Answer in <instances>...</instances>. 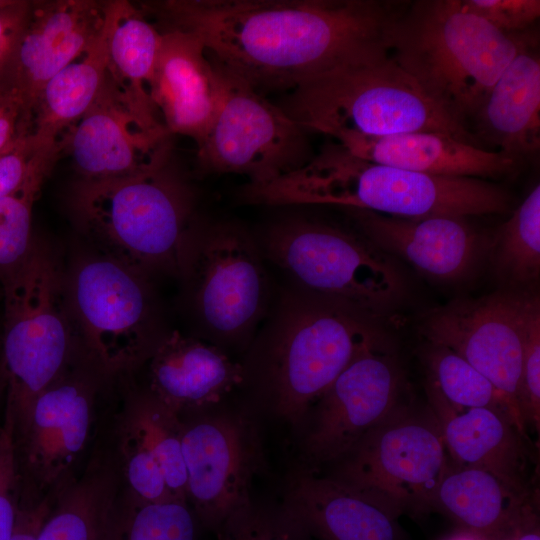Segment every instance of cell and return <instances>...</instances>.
<instances>
[{
	"label": "cell",
	"instance_id": "6da1fadb",
	"mask_svg": "<svg viewBox=\"0 0 540 540\" xmlns=\"http://www.w3.org/2000/svg\"><path fill=\"white\" fill-rule=\"evenodd\" d=\"M407 2L166 0L149 4L164 29L197 36L256 91L294 89L328 72L389 55Z\"/></svg>",
	"mask_w": 540,
	"mask_h": 540
},
{
	"label": "cell",
	"instance_id": "7a4b0ae2",
	"mask_svg": "<svg viewBox=\"0 0 540 540\" xmlns=\"http://www.w3.org/2000/svg\"><path fill=\"white\" fill-rule=\"evenodd\" d=\"M249 203L337 205L400 218L501 214L511 197L484 179L438 177L362 159L337 142L285 175L264 184L248 183Z\"/></svg>",
	"mask_w": 540,
	"mask_h": 540
},
{
	"label": "cell",
	"instance_id": "3957f363",
	"mask_svg": "<svg viewBox=\"0 0 540 540\" xmlns=\"http://www.w3.org/2000/svg\"><path fill=\"white\" fill-rule=\"evenodd\" d=\"M528 40L501 33L460 0L406 3L389 31V55L426 95L468 127Z\"/></svg>",
	"mask_w": 540,
	"mask_h": 540
},
{
	"label": "cell",
	"instance_id": "277c9868",
	"mask_svg": "<svg viewBox=\"0 0 540 540\" xmlns=\"http://www.w3.org/2000/svg\"><path fill=\"white\" fill-rule=\"evenodd\" d=\"M167 163L140 175L81 179L71 205L99 254L146 275L187 270L196 232L192 194Z\"/></svg>",
	"mask_w": 540,
	"mask_h": 540
},
{
	"label": "cell",
	"instance_id": "5b68a950",
	"mask_svg": "<svg viewBox=\"0 0 540 540\" xmlns=\"http://www.w3.org/2000/svg\"><path fill=\"white\" fill-rule=\"evenodd\" d=\"M292 90L280 108L307 131L334 139L440 132L482 148L472 131L431 100L390 55L328 72Z\"/></svg>",
	"mask_w": 540,
	"mask_h": 540
},
{
	"label": "cell",
	"instance_id": "8992f818",
	"mask_svg": "<svg viewBox=\"0 0 540 540\" xmlns=\"http://www.w3.org/2000/svg\"><path fill=\"white\" fill-rule=\"evenodd\" d=\"M4 325L1 367L15 438L25 429L35 398L67 369L72 318L58 263L33 240L25 258L1 282Z\"/></svg>",
	"mask_w": 540,
	"mask_h": 540
},
{
	"label": "cell",
	"instance_id": "52a82bcc",
	"mask_svg": "<svg viewBox=\"0 0 540 540\" xmlns=\"http://www.w3.org/2000/svg\"><path fill=\"white\" fill-rule=\"evenodd\" d=\"M263 246L269 258L312 295L370 320L392 311L403 295L394 263L362 234L293 218L274 224Z\"/></svg>",
	"mask_w": 540,
	"mask_h": 540
},
{
	"label": "cell",
	"instance_id": "ba28073f",
	"mask_svg": "<svg viewBox=\"0 0 540 540\" xmlns=\"http://www.w3.org/2000/svg\"><path fill=\"white\" fill-rule=\"evenodd\" d=\"M285 309L267 378L274 411L298 425L350 362L382 339L370 319L312 294Z\"/></svg>",
	"mask_w": 540,
	"mask_h": 540
},
{
	"label": "cell",
	"instance_id": "9c48e42d",
	"mask_svg": "<svg viewBox=\"0 0 540 540\" xmlns=\"http://www.w3.org/2000/svg\"><path fill=\"white\" fill-rule=\"evenodd\" d=\"M333 465L330 477L389 511L434 504L452 463L430 407L404 402Z\"/></svg>",
	"mask_w": 540,
	"mask_h": 540
},
{
	"label": "cell",
	"instance_id": "30bf717a",
	"mask_svg": "<svg viewBox=\"0 0 540 540\" xmlns=\"http://www.w3.org/2000/svg\"><path fill=\"white\" fill-rule=\"evenodd\" d=\"M214 61L222 97L210 129L197 145L201 168L245 175L251 184H264L307 163L312 158L307 130Z\"/></svg>",
	"mask_w": 540,
	"mask_h": 540
},
{
	"label": "cell",
	"instance_id": "8fae6325",
	"mask_svg": "<svg viewBox=\"0 0 540 540\" xmlns=\"http://www.w3.org/2000/svg\"><path fill=\"white\" fill-rule=\"evenodd\" d=\"M144 275L99 253L85 257L65 283L72 321L105 373L127 370L151 354V316Z\"/></svg>",
	"mask_w": 540,
	"mask_h": 540
},
{
	"label": "cell",
	"instance_id": "7c38bea8",
	"mask_svg": "<svg viewBox=\"0 0 540 540\" xmlns=\"http://www.w3.org/2000/svg\"><path fill=\"white\" fill-rule=\"evenodd\" d=\"M534 296L497 292L456 300L425 314L419 332L484 375L503 396L526 436L518 403L525 322Z\"/></svg>",
	"mask_w": 540,
	"mask_h": 540
},
{
	"label": "cell",
	"instance_id": "4fadbf2b",
	"mask_svg": "<svg viewBox=\"0 0 540 540\" xmlns=\"http://www.w3.org/2000/svg\"><path fill=\"white\" fill-rule=\"evenodd\" d=\"M187 503L202 528L215 533L249 505L250 489L264 464L254 422L238 413L182 420Z\"/></svg>",
	"mask_w": 540,
	"mask_h": 540
},
{
	"label": "cell",
	"instance_id": "5bb4252c",
	"mask_svg": "<svg viewBox=\"0 0 540 540\" xmlns=\"http://www.w3.org/2000/svg\"><path fill=\"white\" fill-rule=\"evenodd\" d=\"M402 391L400 366L383 342L363 350L314 404L303 445L306 461L335 463L404 403Z\"/></svg>",
	"mask_w": 540,
	"mask_h": 540
},
{
	"label": "cell",
	"instance_id": "9a60e30c",
	"mask_svg": "<svg viewBox=\"0 0 540 540\" xmlns=\"http://www.w3.org/2000/svg\"><path fill=\"white\" fill-rule=\"evenodd\" d=\"M187 269L196 308L212 332L232 338L251 328L262 312L267 279L244 229L217 223L196 233Z\"/></svg>",
	"mask_w": 540,
	"mask_h": 540
},
{
	"label": "cell",
	"instance_id": "2e32d148",
	"mask_svg": "<svg viewBox=\"0 0 540 540\" xmlns=\"http://www.w3.org/2000/svg\"><path fill=\"white\" fill-rule=\"evenodd\" d=\"M171 134L147 123L110 76L64 139L81 179L140 175L169 163Z\"/></svg>",
	"mask_w": 540,
	"mask_h": 540
},
{
	"label": "cell",
	"instance_id": "e0dca14e",
	"mask_svg": "<svg viewBox=\"0 0 540 540\" xmlns=\"http://www.w3.org/2000/svg\"><path fill=\"white\" fill-rule=\"evenodd\" d=\"M96 388L67 369L34 400L16 438L31 487L41 499L59 492L85 450L95 417Z\"/></svg>",
	"mask_w": 540,
	"mask_h": 540
},
{
	"label": "cell",
	"instance_id": "ac0fdd59",
	"mask_svg": "<svg viewBox=\"0 0 540 540\" xmlns=\"http://www.w3.org/2000/svg\"><path fill=\"white\" fill-rule=\"evenodd\" d=\"M106 2L31 1L26 23L3 78L20 93L31 115L44 85L100 38L106 24Z\"/></svg>",
	"mask_w": 540,
	"mask_h": 540
},
{
	"label": "cell",
	"instance_id": "d6986e66",
	"mask_svg": "<svg viewBox=\"0 0 540 540\" xmlns=\"http://www.w3.org/2000/svg\"><path fill=\"white\" fill-rule=\"evenodd\" d=\"M161 32L152 100L171 135L190 137L198 145L220 106L218 67L197 36L176 29Z\"/></svg>",
	"mask_w": 540,
	"mask_h": 540
},
{
	"label": "cell",
	"instance_id": "ffe728a7",
	"mask_svg": "<svg viewBox=\"0 0 540 540\" xmlns=\"http://www.w3.org/2000/svg\"><path fill=\"white\" fill-rule=\"evenodd\" d=\"M349 212L371 243L440 281H457L471 273L486 244L465 217L400 218L366 210Z\"/></svg>",
	"mask_w": 540,
	"mask_h": 540
},
{
	"label": "cell",
	"instance_id": "44dd1931",
	"mask_svg": "<svg viewBox=\"0 0 540 540\" xmlns=\"http://www.w3.org/2000/svg\"><path fill=\"white\" fill-rule=\"evenodd\" d=\"M426 392L452 464L486 470L517 491L529 493L525 435L508 415L454 406L429 381Z\"/></svg>",
	"mask_w": 540,
	"mask_h": 540
},
{
	"label": "cell",
	"instance_id": "7402d4cb",
	"mask_svg": "<svg viewBox=\"0 0 540 540\" xmlns=\"http://www.w3.org/2000/svg\"><path fill=\"white\" fill-rule=\"evenodd\" d=\"M335 140L362 159L438 177L499 178L512 174L520 164L502 153L440 132L343 135Z\"/></svg>",
	"mask_w": 540,
	"mask_h": 540
},
{
	"label": "cell",
	"instance_id": "603a6c76",
	"mask_svg": "<svg viewBox=\"0 0 540 540\" xmlns=\"http://www.w3.org/2000/svg\"><path fill=\"white\" fill-rule=\"evenodd\" d=\"M150 393L180 418L219 402L244 378L243 367L218 348L171 332L153 350Z\"/></svg>",
	"mask_w": 540,
	"mask_h": 540
},
{
	"label": "cell",
	"instance_id": "cb8c5ba5",
	"mask_svg": "<svg viewBox=\"0 0 540 540\" xmlns=\"http://www.w3.org/2000/svg\"><path fill=\"white\" fill-rule=\"evenodd\" d=\"M531 44L522 45L474 117L479 145L519 163L540 148V59Z\"/></svg>",
	"mask_w": 540,
	"mask_h": 540
},
{
	"label": "cell",
	"instance_id": "d4e9b609",
	"mask_svg": "<svg viewBox=\"0 0 540 540\" xmlns=\"http://www.w3.org/2000/svg\"><path fill=\"white\" fill-rule=\"evenodd\" d=\"M284 509L323 540H394L388 511L327 476L303 469L289 480Z\"/></svg>",
	"mask_w": 540,
	"mask_h": 540
},
{
	"label": "cell",
	"instance_id": "484cf974",
	"mask_svg": "<svg viewBox=\"0 0 540 540\" xmlns=\"http://www.w3.org/2000/svg\"><path fill=\"white\" fill-rule=\"evenodd\" d=\"M106 10L108 75L147 123L164 126L151 96L162 32L129 1L109 0Z\"/></svg>",
	"mask_w": 540,
	"mask_h": 540
},
{
	"label": "cell",
	"instance_id": "4316f807",
	"mask_svg": "<svg viewBox=\"0 0 540 540\" xmlns=\"http://www.w3.org/2000/svg\"><path fill=\"white\" fill-rule=\"evenodd\" d=\"M107 76L106 17L97 42L53 76L39 92L32 108L33 136L43 143L64 147L68 132L94 104Z\"/></svg>",
	"mask_w": 540,
	"mask_h": 540
},
{
	"label": "cell",
	"instance_id": "83f0119b",
	"mask_svg": "<svg viewBox=\"0 0 540 540\" xmlns=\"http://www.w3.org/2000/svg\"><path fill=\"white\" fill-rule=\"evenodd\" d=\"M116 474L108 463L91 464L53 496L35 540H111Z\"/></svg>",
	"mask_w": 540,
	"mask_h": 540
},
{
	"label": "cell",
	"instance_id": "f1b7e54d",
	"mask_svg": "<svg viewBox=\"0 0 540 540\" xmlns=\"http://www.w3.org/2000/svg\"><path fill=\"white\" fill-rule=\"evenodd\" d=\"M528 495L491 472L452 464L438 487L434 504L469 527L487 529L498 524Z\"/></svg>",
	"mask_w": 540,
	"mask_h": 540
},
{
	"label": "cell",
	"instance_id": "f546056e",
	"mask_svg": "<svg viewBox=\"0 0 540 540\" xmlns=\"http://www.w3.org/2000/svg\"><path fill=\"white\" fill-rule=\"evenodd\" d=\"M121 423L156 459L172 497L187 502L182 419L149 392L129 403Z\"/></svg>",
	"mask_w": 540,
	"mask_h": 540
},
{
	"label": "cell",
	"instance_id": "4dcf8cb0",
	"mask_svg": "<svg viewBox=\"0 0 540 540\" xmlns=\"http://www.w3.org/2000/svg\"><path fill=\"white\" fill-rule=\"evenodd\" d=\"M491 256L507 281L526 284L540 273V186L537 184L495 233Z\"/></svg>",
	"mask_w": 540,
	"mask_h": 540
},
{
	"label": "cell",
	"instance_id": "1f68e13d",
	"mask_svg": "<svg viewBox=\"0 0 540 540\" xmlns=\"http://www.w3.org/2000/svg\"><path fill=\"white\" fill-rule=\"evenodd\" d=\"M425 359L428 381L450 404L461 408L496 410L508 415L514 423L500 392L459 355L445 347L429 344Z\"/></svg>",
	"mask_w": 540,
	"mask_h": 540
},
{
	"label": "cell",
	"instance_id": "d6a6232c",
	"mask_svg": "<svg viewBox=\"0 0 540 540\" xmlns=\"http://www.w3.org/2000/svg\"><path fill=\"white\" fill-rule=\"evenodd\" d=\"M199 524L185 501L138 503L116 509L111 540H200Z\"/></svg>",
	"mask_w": 540,
	"mask_h": 540
},
{
	"label": "cell",
	"instance_id": "836d02e7",
	"mask_svg": "<svg viewBox=\"0 0 540 540\" xmlns=\"http://www.w3.org/2000/svg\"><path fill=\"white\" fill-rule=\"evenodd\" d=\"M46 178H37L17 193L0 199V282L29 252L32 208Z\"/></svg>",
	"mask_w": 540,
	"mask_h": 540
},
{
	"label": "cell",
	"instance_id": "e575fe53",
	"mask_svg": "<svg viewBox=\"0 0 540 540\" xmlns=\"http://www.w3.org/2000/svg\"><path fill=\"white\" fill-rule=\"evenodd\" d=\"M215 540H309V533L283 506L254 503L237 510L213 533Z\"/></svg>",
	"mask_w": 540,
	"mask_h": 540
},
{
	"label": "cell",
	"instance_id": "d590c367",
	"mask_svg": "<svg viewBox=\"0 0 540 540\" xmlns=\"http://www.w3.org/2000/svg\"><path fill=\"white\" fill-rule=\"evenodd\" d=\"M62 150V145L43 143L31 133L1 152L0 199L17 193L37 178H46Z\"/></svg>",
	"mask_w": 540,
	"mask_h": 540
},
{
	"label": "cell",
	"instance_id": "8d00e7d4",
	"mask_svg": "<svg viewBox=\"0 0 540 540\" xmlns=\"http://www.w3.org/2000/svg\"><path fill=\"white\" fill-rule=\"evenodd\" d=\"M120 431V452L132 495L130 500L138 503L175 500L156 459L129 428L121 424Z\"/></svg>",
	"mask_w": 540,
	"mask_h": 540
},
{
	"label": "cell",
	"instance_id": "74e56055",
	"mask_svg": "<svg viewBox=\"0 0 540 540\" xmlns=\"http://www.w3.org/2000/svg\"><path fill=\"white\" fill-rule=\"evenodd\" d=\"M520 415L537 431L540 423V303L534 296L525 322L518 396Z\"/></svg>",
	"mask_w": 540,
	"mask_h": 540
},
{
	"label": "cell",
	"instance_id": "f35d334b",
	"mask_svg": "<svg viewBox=\"0 0 540 540\" xmlns=\"http://www.w3.org/2000/svg\"><path fill=\"white\" fill-rule=\"evenodd\" d=\"M14 418L6 406L0 427V540H12L18 513L20 470Z\"/></svg>",
	"mask_w": 540,
	"mask_h": 540
},
{
	"label": "cell",
	"instance_id": "ab89813d",
	"mask_svg": "<svg viewBox=\"0 0 540 540\" xmlns=\"http://www.w3.org/2000/svg\"><path fill=\"white\" fill-rule=\"evenodd\" d=\"M468 12L509 36L525 34L540 17L539 0H460Z\"/></svg>",
	"mask_w": 540,
	"mask_h": 540
},
{
	"label": "cell",
	"instance_id": "60d3db41",
	"mask_svg": "<svg viewBox=\"0 0 540 540\" xmlns=\"http://www.w3.org/2000/svg\"><path fill=\"white\" fill-rule=\"evenodd\" d=\"M32 133V115L20 93L0 81V153Z\"/></svg>",
	"mask_w": 540,
	"mask_h": 540
},
{
	"label": "cell",
	"instance_id": "b9f144b4",
	"mask_svg": "<svg viewBox=\"0 0 540 540\" xmlns=\"http://www.w3.org/2000/svg\"><path fill=\"white\" fill-rule=\"evenodd\" d=\"M30 4L31 1L0 0V81L8 70Z\"/></svg>",
	"mask_w": 540,
	"mask_h": 540
},
{
	"label": "cell",
	"instance_id": "7bdbcfd3",
	"mask_svg": "<svg viewBox=\"0 0 540 540\" xmlns=\"http://www.w3.org/2000/svg\"><path fill=\"white\" fill-rule=\"evenodd\" d=\"M51 506V496L34 503L20 504L12 540H35L42 523L51 510Z\"/></svg>",
	"mask_w": 540,
	"mask_h": 540
},
{
	"label": "cell",
	"instance_id": "ee69618b",
	"mask_svg": "<svg viewBox=\"0 0 540 540\" xmlns=\"http://www.w3.org/2000/svg\"><path fill=\"white\" fill-rule=\"evenodd\" d=\"M519 540H540V537L538 534L528 533L522 536Z\"/></svg>",
	"mask_w": 540,
	"mask_h": 540
},
{
	"label": "cell",
	"instance_id": "f6af8a7d",
	"mask_svg": "<svg viewBox=\"0 0 540 540\" xmlns=\"http://www.w3.org/2000/svg\"><path fill=\"white\" fill-rule=\"evenodd\" d=\"M3 385H6V383H5V378H4V374H3V371H2V367H1V370H0V393H1V389H2Z\"/></svg>",
	"mask_w": 540,
	"mask_h": 540
},
{
	"label": "cell",
	"instance_id": "bcb514c9",
	"mask_svg": "<svg viewBox=\"0 0 540 540\" xmlns=\"http://www.w3.org/2000/svg\"><path fill=\"white\" fill-rule=\"evenodd\" d=\"M0 370H1V365H0Z\"/></svg>",
	"mask_w": 540,
	"mask_h": 540
}]
</instances>
